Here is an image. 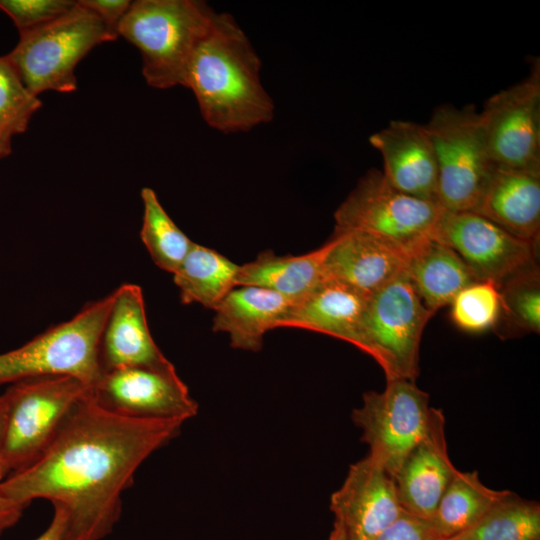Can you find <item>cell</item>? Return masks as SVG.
Returning <instances> with one entry per match:
<instances>
[{
    "mask_svg": "<svg viewBox=\"0 0 540 540\" xmlns=\"http://www.w3.org/2000/svg\"><path fill=\"white\" fill-rule=\"evenodd\" d=\"M425 127L436 158L438 203L450 212L475 211L494 166L480 112L443 104Z\"/></svg>",
    "mask_w": 540,
    "mask_h": 540,
    "instance_id": "7",
    "label": "cell"
},
{
    "mask_svg": "<svg viewBox=\"0 0 540 540\" xmlns=\"http://www.w3.org/2000/svg\"><path fill=\"white\" fill-rule=\"evenodd\" d=\"M451 540H540V505L510 491L476 524Z\"/></svg>",
    "mask_w": 540,
    "mask_h": 540,
    "instance_id": "26",
    "label": "cell"
},
{
    "mask_svg": "<svg viewBox=\"0 0 540 540\" xmlns=\"http://www.w3.org/2000/svg\"><path fill=\"white\" fill-rule=\"evenodd\" d=\"M434 238L451 247L478 281L499 287L536 265L538 245L520 239L473 211L444 210Z\"/></svg>",
    "mask_w": 540,
    "mask_h": 540,
    "instance_id": "12",
    "label": "cell"
},
{
    "mask_svg": "<svg viewBox=\"0 0 540 540\" xmlns=\"http://www.w3.org/2000/svg\"><path fill=\"white\" fill-rule=\"evenodd\" d=\"M92 396L105 408L135 418L185 422L196 416L199 408L174 365L103 371Z\"/></svg>",
    "mask_w": 540,
    "mask_h": 540,
    "instance_id": "13",
    "label": "cell"
},
{
    "mask_svg": "<svg viewBox=\"0 0 540 540\" xmlns=\"http://www.w3.org/2000/svg\"><path fill=\"white\" fill-rule=\"evenodd\" d=\"M81 5L95 13L117 38L119 25L131 5L128 0H80Z\"/></svg>",
    "mask_w": 540,
    "mask_h": 540,
    "instance_id": "33",
    "label": "cell"
},
{
    "mask_svg": "<svg viewBox=\"0 0 540 540\" xmlns=\"http://www.w3.org/2000/svg\"><path fill=\"white\" fill-rule=\"evenodd\" d=\"M444 209L393 187L378 169L368 170L334 213V232H362L407 255L434 236Z\"/></svg>",
    "mask_w": 540,
    "mask_h": 540,
    "instance_id": "6",
    "label": "cell"
},
{
    "mask_svg": "<svg viewBox=\"0 0 540 540\" xmlns=\"http://www.w3.org/2000/svg\"><path fill=\"white\" fill-rule=\"evenodd\" d=\"M294 303L274 291L256 286H237L213 310L212 329L226 333L234 349L257 352L265 334Z\"/></svg>",
    "mask_w": 540,
    "mask_h": 540,
    "instance_id": "21",
    "label": "cell"
},
{
    "mask_svg": "<svg viewBox=\"0 0 540 540\" xmlns=\"http://www.w3.org/2000/svg\"><path fill=\"white\" fill-rule=\"evenodd\" d=\"M328 540H348L344 528L338 522L334 521L333 529Z\"/></svg>",
    "mask_w": 540,
    "mask_h": 540,
    "instance_id": "36",
    "label": "cell"
},
{
    "mask_svg": "<svg viewBox=\"0 0 540 540\" xmlns=\"http://www.w3.org/2000/svg\"><path fill=\"white\" fill-rule=\"evenodd\" d=\"M6 420V401L4 395H0V444L2 441Z\"/></svg>",
    "mask_w": 540,
    "mask_h": 540,
    "instance_id": "37",
    "label": "cell"
},
{
    "mask_svg": "<svg viewBox=\"0 0 540 540\" xmlns=\"http://www.w3.org/2000/svg\"><path fill=\"white\" fill-rule=\"evenodd\" d=\"M370 144L383 160L382 173L396 189L438 203V171L425 125L393 120L372 134Z\"/></svg>",
    "mask_w": 540,
    "mask_h": 540,
    "instance_id": "15",
    "label": "cell"
},
{
    "mask_svg": "<svg viewBox=\"0 0 540 540\" xmlns=\"http://www.w3.org/2000/svg\"><path fill=\"white\" fill-rule=\"evenodd\" d=\"M433 409L429 395L415 381L394 379L387 380L381 392H365L351 419L362 430L368 455L394 479L403 460L427 433Z\"/></svg>",
    "mask_w": 540,
    "mask_h": 540,
    "instance_id": "10",
    "label": "cell"
},
{
    "mask_svg": "<svg viewBox=\"0 0 540 540\" xmlns=\"http://www.w3.org/2000/svg\"><path fill=\"white\" fill-rule=\"evenodd\" d=\"M404 271L425 307L434 314L478 281L460 256L434 237L408 254Z\"/></svg>",
    "mask_w": 540,
    "mask_h": 540,
    "instance_id": "22",
    "label": "cell"
},
{
    "mask_svg": "<svg viewBox=\"0 0 540 540\" xmlns=\"http://www.w3.org/2000/svg\"><path fill=\"white\" fill-rule=\"evenodd\" d=\"M324 260V277L370 296L404 271L407 254L362 232L333 234Z\"/></svg>",
    "mask_w": 540,
    "mask_h": 540,
    "instance_id": "19",
    "label": "cell"
},
{
    "mask_svg": "<svg viewBox=\"0 0 540 540\" xmlns=\"http://www.w3.org/2000/svg\"><path fill=\"white\" fill-rule=\"evenodd\" d=\"M428 310L405 271L369 296L364 316L366 354L383 369L386 381H415Z\"/></svg>",
    "mask_w": 540,
    "mask_h": 540,
    "instance_id": "9",
    "label": "cell"
},
{
    "mask_svg": "<svg viewBox=\"0 0 540 540\" xmlns=\"http://www.w3.org/2000/svg\"><path fill=\"white\" fill-rule=\"evenodd\" d=\"M113 293V303L100 340L102 370L173 365L151 335L141 288L135 284H123Z\"/></svg>",
    "mask_w": 540,
    "mask_h": 540,
    "instance_id": "17",
    "label": "cell"
},
{
    "mask_svg": "<svg viewBox=\"0 0 540 540\" xmlns=\"http://www.w3.org/2000/svg\"><path fill=\"white\" fill-rule=\"evenodd\" d=\"M496 167L540 171V62L520 82L492 95L480 112Z\"/></svg>",
    "mask_w": 540,
    "mask_h": 540,
    "instance_id": "11",
    "label": "cell"
},
{
    "mask_svg": "<svg viewBox=\"0 0 540 540\" xmlns=\"http://www.w3.org/2000/svg\"><path fill=\"white\" fill-rule=\"evenodd\" d=\"M66 528V514L60 507H54L53 518L47 529L35 540H62Z\"/></svg>",
    "mask_w": 540,
    "mask_h": 540,
    "instance_id": "35",
    "label": "cell"
},
{
    "mask_svg": "<svg viewBox=\"0 0 540 540\" xmlns=\"http://www.w3.org/2000/svg\"><path fill=\"white\" fill-rule=\"evenodd\" d=\"M512 235L538 245L540 171L493 166L475 211Z\"/></svg>",
    "mask_w": 540,
    "mask_h": 540,
    "instance_id": "20",
    "label": "cell"
},
{
    "mask_svg": "<svg viewBox=\"0 0 540 540\" xmlns=\"http://www.w3.org/2000/svg\"><path fill=\"white\" fill-rule=\"evenodd\" d=\"M92 387L72 376H49L11 384L3 393L5 428L0 454L11 473L36 460L73 408Z\"/></svg>",
    "mask_w": 540,
    "mask_h": 540,
    "instance_id": "8",
    "label": "cell"
},
{
    "mask_svg": "<svg viewBox=\"0 0 540 540\" xmlns=\"http://www.w3.org/2000/svg\"><path fill=\"white\" fill-rule=\"evenodd\" d=\"M113 299L112 292L88 304L69 321L0 354V386L39 377L72 376L93 388L103 373L100 340Z\"/></svg>",
    "mask_w": 540,
    "mask_h": 540,
    "instance_id": "4",
    "label": "cell"
},
{
    "mask_svg": "<svg viewBox=\"0 0 540 540\" xmlns=\"http://www.w3.org/2000/svg\"><path fill=\"white\" fill-rule=\"evenodd\" d=\"M369 296L342 282L324 278L294 301L277 328H300L348 342L366 353L364 316Z\"/></svg>",
    "mask_w": 540,
    "mask_h": 540,
    "instance_id": "18",
    "label": "cell"
},
{
    "mask_svg": "<svg viewBox=\"0 0 540 540\" xmlns=\"http://www.w3.org/2000/svg\"><path fill=\"white\" fill-rule=\"evenodd\" d=\"M116 37L91 10L76 1L62 16L20 32L15 48L6 55L25 87L35 96L53 90L77 89L76 65L95 46Z\"/></svg>",
    "mask_w": 540,
    "mask_h": 540,
    "instance_id": "5",
    "label": "cell"
},
{
    "mask_svg": "<svg viewBox=\"0 0 540 540\" xmlns=\"http://www.w3.org/2000/svg\"><path fill=\"white\" fill-rule=\"evenodd\" d=\"M71 0H0V10L14 22L19 32L44 25L67 13Z\"/></svg>",
    "mask_w": 540,
    "mask_h": 540,
    "instance_id": "31",
    "label": "cell"
},
{
    "mask_svg": "<svg viewBox=\"0 0 540 540\" xmlns=\"http://www.w3.org/2000/svg\"><path fill=\"white\" fill-rule=\"evenodd\" d=\"M260 70V58L243 29L232 15L217 12L191 59L185 87L192 90L211 128L247 132L274 116Z\"/></svg>",
    "mask_w": 540,
    "mask_h": 540,
    "instance_id": "2",
    "label": "cell"
},
{
    "mask_svg": "<svg viewBox=\"0 0 540 540\" xmlns=\"http://www.w3.org/2000/svg\"><path fill=\"white\" fill-rule=\"evenodd\" d=\"M26 507L8 498L0 491V534L19 521Z\"/></svg>",
    "mask_w": 540,
    "mask_h": 540,
    "instance_id": "34",
    "label": "cell"
},
{
    "mask_svg": "<svg viewBox=\"0 0 540 540\" xmlns=\"http://www.w3.org/2000/svg\"><path fill=\"white\" fill-rule=\"evenodd\" d=\"M40 107L7 57H0V159L11 153L12 138L25 132Z\"/></svg>",
    "mask_w": 540,
    "mask_h": 540,
    "instance_id": "28",
    "label": "cell"
},
{
    "mask_svg": "<svg viewBox=\"0 0 540 540\" xmlns=\"http://www.w3.org/2000/svg\"><path fill=\"white\" fill-rule=\"evenodd\" d=\"M501 315L509 326L526 333L540 332V275L537 266L509 278L499 287Z\"/></svg>",
    "mask_w": 540,
    "mask_h": 540,
    "instance_id": "29",
    "label": "cell"
},
{
    "mask_svg": "<svg viewBox=\"0 0 540 540\" xmlns=\"http://www.w3.org/2000/svg\"><path fill=\"white\" fill-rule=\"evenodd\" d=\"M451 318L461 330L482 333L496 326L501 299L496 284L476 281L462 289L451 302Z\"/></svg>",
    "mask_w": 540,
    "mask_h": 540,
    "instance_id": "30",
    "label": "cell"
},
{
    "mask_svg": "<svg viewBox=\"0 0 540 540\" xmlns=\"http://www.w3.org/2000/svg\"><path fill=\"white\" fill-rule=\"evenodd\" d=\"M330 509L348 540H373L403 512L393 477L369 455L350 465Z\"/></svg>",
    "mask_w": 540,
    "mask_h": 540,
    "instance_id": "14",
    "label": "cell"
},
{
    "mask_svg": "<svg viewBox=\"0 0 540 540\" xmlns=\"http://www.w3.org/2000/svg\"><path fill=\"white\" fill-rule=\"evenodd\" d=\"M373 540H448L429 519L408 512L402 514L382 530Z\"/></svg>",
    "mask_w": 540,
    "mask_h": 540,
    "instance_id": "32",
    "label": "cell"
},
{
    "mask_svg": "<svg viewBox=\"0 0 540 540\" xmlns=\"http://www.w3.org/2000/svg\"><path fill=\"white\" fill-rule=\"evenodd\" d=\"M183 423L119 414L91 391L36 460L0 481V491L25 506L46 499L60 507L66 514L62 540H101L118 521L136 470Z\"/></svg>",
    "mask_w": 540,
    "mask_h": 540,
    "instance_id": "1",
    "label": "cell"
},
{
    "mask_svg": "<svg viewBox=\"0 0 540 540\" xmlns=\"http://www.w3.org/2000/svg\"><path fill=\"white\" fill-rule=\"evenodd\" d=\"M216 13L199 0H137L131 2L118 32L140 51L148 85L185 87L191 59Z\"/></svg>",
    "mask_w": 540,
    "mask_h": 540,
    "instance_id": "3",
    "label": "cell"
},
{
    "mask_svg": "<svg viewBox=\"0 0 540 540\" xmlns=\"http://www.w3.org/2000/svg\"><path fill=\"white\" fill-rule=\"evenodd\" d=\"M509 492L486 486L475 470H457L431 521L444 538L451 540L476 524Z\"/></svg>",
    "mask_w": 540,
    "mask_h": 540,
    "instance_id": "25",
    "label": "cell"
},
{
    "mask_svg": "<svg viewBox=\"0 0 540 540\" xmlns=\"http://www.w3.org/2000/svg\"><path fill=\"white\" fill-rule=\"evenodd\" d=\"M239 265L209 247L194 243L173 274L183 304L214 310L236 287Z\"/></svg>",
    "mask_w": 540,
    "mask_h": 540,
    "instance_id": "24",
    "label": "cell"
},
{
    "mask_svg": "<svg viewBox=\"0 0 540 540\" xmlns=\"http://www.w3.org/2000/svg\"><path fill=\"white\" fill-rule=\"evenodd\" d=\"M9 473H11L10 468L8 467L2 455L0 454V481L5 479Z\"/></svg>",
    "mask_w": 540,
    "mask_h": 540,
    "instance_id": "38",
    "label": "cell"
},
{
    "mask_svg": "<svg viewBox=\"0 0 540 540\" xmlns=\"http://www.w3.org/2000/svg\"><path fill=\"white\" fill-rule=\"evenodd\" d=\"M328 249L327 241L316 250L301 255L263 251L254 260L239 265L236 287L265 288L297 301L325 278L324 260Z\"/></svg>",
    "mask_w": 540,
    "mask_h": 540,
    "instance_id": "23",
    "label": "cell"
},
{
    "mask_svg": "<svg viewBox=\"0 0 540 540\" xmlns=\"http://www.w3.org/2000/svg\"><path fill=\"white\" fill-rule=\"evenodd\" d=\"M457 470L448 454L443 412L434 408L427 433L394 476L403 511L431 520Z\"/></svg>",
    "mask_w": 540,
    "mask_h": 540,
    "instance_id": "16",
    "label": "cell"
},
{
    "mask_svg": "<svg viewBox=\"0 0 540 540\" xmlns=\"http://www.w3.org/2000/svg\"><path fill=\"white\" fill-rule=\"evenodd\" d=\"M141 198L144 213L140 238L153 262L174 274L194 242L171 219L151 188H143Z\"/></svg>",
    "mask_w": 540,
    "mask_h": 540,
    "instance_id": "27",
    "label": "cell"
}]
</instances>
